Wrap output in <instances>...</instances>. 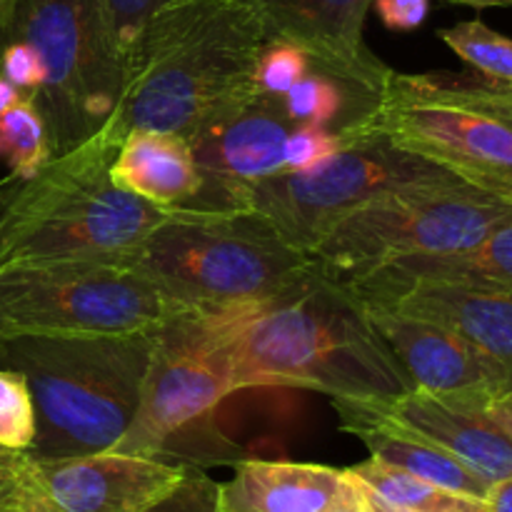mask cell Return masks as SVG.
<instances>
[{"mask_svg":"<svg viewBox=\"0 0 512 512\" xmlns=\"http://www.w3.org/2000/svg\"><path fill=\"white\" fill-rule=\"evenodd\" d=\"M200 315L238 390L308 388L360 403H393L413 390L363 300L315 260L270 298Z\"/></svg>","mask_w":512,"mask_h":512,"instance_id":"1","label":"cell"},{"mask_svg":"<svg viewBox=\"0 0 512 512\" xmlns=\"http://www.w3.org/2000/svg\"><path fill=\"white\" fill-rule=\"evenodd\" d=\"M265 43L263 20L250 0H168L135 43L110 130L120 140L130 130L190 138L253 88Z\"/></svg>","mask_w":512,"mask_h":512,"instance_id":"2","label":"cell"},{"mask_svg":"<svg viewBox=\"0 0 512 512\" xmlns=\"http://www.w3.org/2000/svg\"><path fill=\"white\" fill-rule=\"evenodd\" d=\"M120 138L105 123L0 193V265L48 258H130L165 215L110 178Z\"/></svg>","mask_w":512,"mask_h":512,"instance_id":"3","label":"cell"},{"mask_svg":"<svg viewBox=\"0 0 512 512\" xmlns=\"http://www.w3.org/2000/svg\"><path fill=\"white\" fill-rule=\"evenodd\" d=\"M153 333L0 340V365L23 373L33 393L38 430L28 453L113 450L138 410Z\"/></svg>","mask_w":512,"mask_h":512,"instance_id":"4","label":"cell"},{"mask_svg":"<svg viewBox=\"0 0 512 512\" xmlns=\"http://www.w3.org/2000/svg\"><path fill=\"white\" fill-rule=\"evenodd\" d=\"M390 140L512 205V85L483 75L388 70L348 143Z\"/></svg>","mask_w":512,"mask_h":512,"instance_id":"5","label":"cell"},{"mask_svg":"<svg viewBox=\"0 0 512 512\" xmlns=\"http://www.w3.org/2000/svg\"><path fill=\"white\" fill-rule=\"evenodd\" d=\"M130 260L185 313L258 303L313 265L253 210L190 208L165 210Z\"/></svg>","mask_w":512,"mask_h":512,"instance_id":"6","label":"cell"},{"mask_svg":"<svg viewBox=\"0 0 512 512\" xmlns=\"http://www.w3.org/2000/svg\"><path fill=\"white\" fill-rule=\"evenodd\" d=\"M180 313L130 258L0 265V340L153 333Z\"/></svg>","mask_w":512,"mask_h":512,"instance_id":"7","label":"cell"},{"mask_svg":"<svg viewBox=\"0 0 512 512\" xmlns=\"http://www.w3.org/2000/svg\"><path fill=\"white\" fill-rule=\"evenodd\" d=\"M510 215V203L463 178L413 185L355 208L320 238L310 255L325 275L353 283L400 260L473 248Z\"/></svg>","mask_w":512,"mask_h":512,"instance_id":"8","label":"cell"},{"mask_svg":"<svg viewBox=\"0 0 512 512\" xmlns=\"http://www.w3.org/2000/svg\"><path fill=\"white\" fill-rule=\"evenodd\" d=\"M8 38L28 40L45 65L33 100L53 158L85 143L113 118L125 93V63L100 0H20Z\"/></svg>","mask_w":512,"mask_h":512,"instance_id":"9","label":"cell"},{"mask_svg":"<svg viewBox=\"0 0 512 512\" xmlns=\"http://www.w3.org/2000/svg\"><path fill=\"white\" fill-rule=\"evenodd\" d=\"M458 175L373 135L300 173H278L248 188L245 210L263 215L303 253H313L338 220L378 195Z\"/></svg>","mask_w":512,"mask_h":512,"instance_id":"10","label":"cell"},{"mask_svg":"<svg viewBox=\"0 0 512 512\" xmlns=\"http://www.w3.org/2000/svg\"><path fill=\"white\" fill-rule=\"evenodd\" d=\"M235 390L228 358L203 315H175L153 333L138 410L113 450L163 458L175 438L200 428Z\"/></svg>","mask_w":512,"mask_h":512,"instance_id":"11","label":"cell"},{"mask_svg":"<svg viewBox=\"0 0 512 512\" xmlns=\"http://www.w3.org/2000/svg\"><path fill=\"white\" fill-rule=\"evenodd\" d=\"M188 465L105 450L75 458L25 453L13 512H145L163 500Z\"/></svg>","mask_w":512,"mask_h":512,"instance_id":"12","label":"cell"},{"mask_svg":"<svg viewBox=\"0 0 512 512\" xmlns=\"http://www.w3.org/2000/svg\"><path fill=\"white\" fill-rule=\"evenodd\" d=\"M298 128L280 95L250 88L190 138L200 190L190 210H245L255 183L283 173L285 140Z\"/></svg>","mask_w":512,"mask_h":512,"instance_id":"13","label":"cell"},{"mask_svg":"<svg viewBox=\"0 0 512 512\" xmlns=\"http://www.w3.org/2000/svg\"><path fill=\"white\" fill-rule=\"evenodd\" d=\"M365 308L415 390L490 398L512 388V368L465 335L393 308Z\"/></svg>","mask_w":512,"mask_h":512,"instance_id":"14","label":"cell"},{"mask_svg":"<svg viewBox=\"0 0 512 512\" xmlns=\"http://www.w3.org/2000/svg\"><path fill=\"white\" fill-rule=\"evenodd\" d=\"M268 40L303 50L310 65L378 95L388 65L365 43V18L373 0H250Z\"/></svg>","mask_w":512,"mask_h":512,"instance_id":"15","label":"cell"},{"mask_svg":"<svg viewBox=\"0 0 512 512\" xmlns=\"http://www.w3.org/2000/svg\"><path fill=\"white\" fill-rule=\"evenodd\" d=\"M345 285L365 305L393 308L445 325L512 368V290L380 278Z\"/></svg>","mask_w":512,"mask_h":512,"instance_id":"16","label":"cell"},{"mask_svg":"<svg viewBox=\"0 0 512 512\" xmlns=\"http://www.w3.org/2000/svg\"><path fill=\"white\" fill-rule=\"evenodd\" d=\"M488 398L410 390L393 403H370L380 418L455 455L488 483L512 475V440L485 415Z\"/></svg>","mask_w":512,"mask_h":512,"instance_id":"17","label":"cell"},{"mask_svg":"<svg viewBox=\"0 0 512 512\" xmlns=\"http://www.w3.org/2000/svg\"><path fill=\"white\" fill-rule=\"evenodd\" d=\"M225 512H330L365 500L350 470L313 463H240L235 478L223 483Z\"/></svg>","mask_w":512,"mask_h":512,"instance_id":"18","label":"cell"},{"mask_svg":"<svg viewBox=\"0 0 512 512\" xmlns=\"http://www.w3.org/2000/svg\"><path fill=\"white\" fill-rule=\"evenodd\" d=\"M333 408L340 415V428L355 435L368 448L370 458L378 463L405 470V473L428 480L438 488L470 495V498L485 500L488 495L493 483H488L483 475L470 470L468 465L460 463L455 455L445 453L438 445L380 418L370 403L335 398Z\"/></svg>","mask_w":512,"mask_h":512,"instance_id":"19","label":"cell"},{"mask_svg":"<svg viewBox=\"0 0 512 512\" xmlns=\"http://www.w3.org/2000/svg\"><path fill=\"white\" fill-rule=\"evenodd\" d=\"M110 178L125 193L165 210L188 208L200 190L190 143L163 130H130L120 140Z\"/></svg>","mask_w":512,"mask_h":512,"instance_id":"20","label":"cell"},{"mask_svg":"<svg viewBox=\"0 0 512 512\" xmlns=\"http://www.w3.org/2000/svg\"><path fill=\"white\" fill-rule=\"evenodd\" d=\"M365 278L433 280V283L468 285V288L512 290V215L473 248L450 255L400 260Z\"/></svg>","mask_w":512,"mask_h":512,"instance_id":"21","label":"cell"},{"mask_svg":"<svg viewBox=\"0 0 512 512\" xmlns=\"http://www.w3.org/2000/svg\"><path fill=\"white\" fill-rule=\"evenodd\" d=\"M355 478L363 483V488L380 503L390 505L395 510L408 512H488L485 500L470 498V495L453 493V490L438 488V485L420 480L405 470L390 468L378 460H365V463L348 468Z\"/></svg>","mask_w":512,"mask_h":512,"instance_id":"22","label":"cell"},{"mask_svg":"<svg viewBox=\"0 0 512 512\" xmlns=\"http://www.w3.org/2000/svg\"><path fill=\"white\" fill-rule=\"evenodd\" d=\"M53 158L48 128L33 98L0 115V163L8 165L10 180H28Z\"/></svg>","mask_w":512,"mask_h":512,"instance_id":"23","label":"cell"},{"mask_svg":"<svg viewBox=\"0 0 512 512\" xmlns=\"http://www.w3.org/2000/svg\"><path fill=\"white\" fill-rule=\"evenodd\" d=\"M440 40L478 75L512 85V40L483 20H465L438 30Z\"/></svg>","mask_w":512,"mask_h":512,"instance_id":"24","label":"cell"},{"mask_svg":"<svg viewBox=\"0 0 512 512\" xmlns=\"http://www.w3.org/2000/svg\"><path fill=\"white\" fill-rule=\"evenodd\" d=\"M38 420L30 385L23 373L0 365V448L28 453Z\"/></svg>","mask_w":512,"mask_h":512,"instance_id":"25","label":"cell"},{"mask_svg":"<svg viewBox=\"0 0 512 512\" xmlns=\"http://www.w3.org/2000/svg\"><path fill=\"white\" fill-rule=\"evenodd\" d=\"M310 70V58L293 43L268 40L253 68V85L260 93L288 95V90Z\"/></svg>","mask_w":512,"mask_h":512,"instance_id":"26","label":"cell"},{"mask_svg":"<svg viewBox=\"0 0 512 512\" xmlns=\"http://www.w3.org/2000/svg\"><path fill=\"white\" fill-rule=\"evenodd\" d=\"M343 148H348V138L340 130L300 123L285 140L283 173H300V170L315 168Z\"/></svg>","mask_w":512,"mask_h":512,"instance_id":"27","label":"cell"},{"mask_svg":"<svg viewBox=\"0 0 512 512\" xmlns=\"http://www.w3.org/2000/svg\"><path fill=\"white\" fill-rule=\"evenodd\" d=\"M165 3L168 0H100V8H103L105 20H108L110 35L115 40V48H118L120 58L125 63V73H128L130 55H133L135 43H138L145 23Z\"/></svg>","mask_w":512,"mask_h":512,"instance_id":"28","label":"cell"},{"mask_svg":"<svg viewBox=\"0 0 512 512\" xmlns=\"http://www.w3.org/2000/svg\"><path fill=\"white\" fill-rule=\"evenodd\" d=\"M145 512H225L223 483L188 465L185 478Z\"/></svg>","mask_w":512,"mask_h":512,"instance_id":"29","label":"cell"},{"mask_svg":"<svg viewBox=\"0 0 512 512\" xmlns=\"http://www.w3.org/2000/svg\"><path fill=\"white\" fill-rule=\"evenodd\" d=\"M0 75L13 83L25 98H35L43 85L45 65L28 40L8 38L0 45Z\"/></svg>","mask_w":512,"mask_h":512,"instance_id":"30","label":"cell"},{"mask_svg":"<svg viewBox=\"0 0 512 512\" xmlns=\"http://www.w3.org/2000/svg\"><path fill=\"white\" fill-rule=\"evenodd\" d=\"M370 8L393 33H413L428 20L430 0H373Z\"/></svg>","mask_w":512,"mask_h":512,"instance_id":"31","label":"cell"},{"mask_svg":"<svg viewBox=\"0 0 512 512\" xmlns=\"http://www.w3.org/2000/svg\"><path fill=\"white\" fill-rule=\"evenodd\" d=\"M23 450L0 448V512H13L15 490H18V473L23 465Z\"/></svg>","mask_w":512,"mask_h":512,"instance_id":"32","label":"cell"},{"mask_svg":"<svg viewBox=\"0 0 512 512\" xmlns=\"http://www.w3.org/2000/svg\"><path fill=\"white\" fill-rule=\"evenodd\" d=\"M485 415L512 440V388L490 395L483 403Z\"/></svg>","mask_w":512,"mask_h":512,"instance_id":"33","label":"cell"},{"mask_svg":"<svg viewBox=\"0 0 512 512\" xmlns=\"http://www.w3.org/2000/svg\"><path fill=\"white\" fill-rule=\"evenodd\" d=\"M485 505H488V512H512V475L490 485Z\"/></svg>","mask_w":512,"mask_h":512,"instance_id":"34","label":"cell"},{"mask_svg":"<svg viewBox=\"0 0 512 512\" xmlns=\"http://www.w3.org/2000/svg\"><path fill=\"white\" fill-rule=\"evenodd\" d=\"M23 98H25V95L20 93V90L15 88L13 83H8V80L0 75V115H3L5 110L13 108V105H18Z\"/></svg>","mask_w":512,"mask_h":512,"instance_id":"35","label":"cell"},{"mask_svg":"<svg viewBox=\"0 0 512 512\" xmlns=\"http://www.w3.org/2000/svg\"><path fill=\"white\" fill-rule=\"evenodd\" d=\"M453 5H470V8H512V0H443Z\"/></svg>","mask_w":512,"mask_h":512,"instance_id":"36","label":"cell"},{"mask_svg":"<svg viewBox=\"0 0 512 512\" xmlns=\"http://www.w3.org/2000/svg\"><path fill=\"white\" fill-rule=\"evenodd\" d=\"M365 505H368L370 512H408V510H395V508H390V505L380 503V500L375 498V495H370L368 490H365Z\"/></svg>","mask_w":512,"mask_h":512,"instance_id":"37","label":"cell"},{"mask_svg":"<svg viewBox=\"0 0 512 512\" xmlns=\"http://www.w3.org/2000/svg\"><path fill=\"white\" fill-rule=\"evenodd\" d=\"M360 485H363V483H360ZM330 512H370V510H368V505H365V500H363V503H358V505H343V508H335Z\"/></svg>","mask_w":512,"mask_h":512,"instance_id":"38","label":"cell"},{"mask_svg":"<svg viewBox=\"0 0 512 512\" xmlns=\"http://www.w3.org/2000/svg\"><path fill=\"white\" fill-rule=\"evenodd\" d=\"M10 183V178H5V180H0V193H3V188H5V185H8Z\"/></svg>","mask_w":512,"mask_h":512,"instance_id":"39","label":"cell"}]
</instances>
